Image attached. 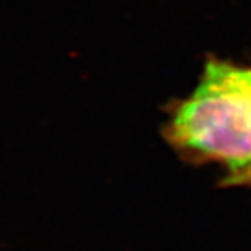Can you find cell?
<instances>
[{"label": "cell", "instance_id": "cell-1", "mask_svg": "<svg viewBox=\"0 0 251 251\" xmlns=\"http://www.w3.org/2000/svg\"><path fill=\"white\" fill-rule=\"evenodd\" d=\"M164 138L195 165H218L224 186H251V65L209 58L191 94L174 101Z\"/></svg>", "mask_w": 251, "mask_h": 251}]
</instances>
